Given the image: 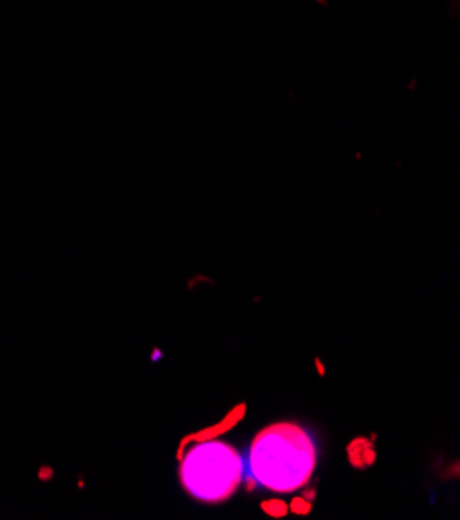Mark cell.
Returning <instances> with one entry per match:
<instances>
[{
    "instance_id": "6da1fadb",
    "label": "cell",
    "mask_w": 460,
    "mask_h": 520,
    "mask_svg": "<svg viewBox=\"0 0 460 520\" xmlns=\"http://www.w3.org/2000/svg\"><path fill=\"white\" fill-rule=\"evenodd\" d=\"M317 465L314 437L296 423L282 421L262 429L247 456V471L264 489L292 494L309 483Z\"/></svg>"
},
{
    "instance_id": "7a4b0ae2",
    "label": "cell",
    "mask_w": 460,
    "mask_h": 520,
    "mask_svg": "<svg viewBox=\"0 0 460 520\" xmlns=\"http://www.w3.org/2000/svg\"><path fill=\"white\" fill-rule=\"evenodd\" d=\"M242 456L220 440H205L187 450L181 462V483L199 502L216 504L232 496L242 483Z\"/></svg>"
}]
</instances>
